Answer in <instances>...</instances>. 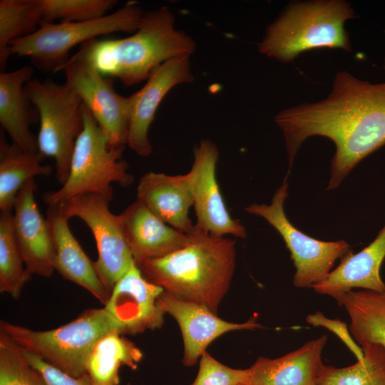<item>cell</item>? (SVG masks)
Instances as JSON below:
<instances>
[{
	"instance_id": "1",
	"label": "cell",
	"mask_w": 385,
	"mask_h": 385,
	"mask_svg": "<svg viewBox=\"0 0 385 385\" xmlns=\"http://www.w3.org/2000/svg\"><path fill=\"white\" fill-rule=\"evenodd\" d=\"M274 121L284 138L289 169L309 137L323 136L334 143L327 188L334 190L358 163L385 145V82L374 83L338 71L326 98L282 111Z\"/></svg>"
},
{
	"instance_id": "2",
	"label": "cell",
	"mask_w": 385,
	"mask_h": 385,
	"mask_svg": "<svg viewBox=\"0 0 385 385\" xmlns=\"http://www.w3.org/2000/svg\"><path fill=\"white\" fill-rule=\"evenodd\" d=\"M175 22L167 7L148 11L131 36L90 40L70 58L90 64L103 76L118 78L126 86L138 84L163 63L195 51V41L176 29Z\"/></svg>"
},
{
	"instance_id": "3",
	"label": "cell",
	"mask_w": 385,
	"mask_h": 385,
	"mask_svg": "<svg viewBox=\"0 0 385 385\" xmlns=\"http://www.w3.org/2000/svg\"><path fill=\"white\" fill-rule=\"evenodd\" d=\"M190 242L138 266L143 277L174 297L207 307L216 314L235 267V240L196 227Z\"/></svg>"
},
{
	"instance_id": "4",
	"label": "cell",
	"mask_w": 385,
	"mask_h": 385,
	"mask_svg": "<svg viewBox=\"0 0 385 385\" xmlns=\"http://www.w3.org/2000/svg\"><path fill=\"white\" fill-rule=\"evenodd\" d=\"M354 17L350 3L343 0L292 2L267 26L258 51L283 63L291 62L302 52L314 49L351 51L344 24Z\"/></svg>"
},
{
	"instance_id": "5",
	"label": "cell",
	"mask_w": 385,
	"mask_h": 385,
	"mask_svg": "<svg viewBox=\"0 0 385 385\" xmlns=\"http://www.w3.org/2000/svg\"><path fill=\"white\" fill-rule=\"evenodd\" d=\"M0 330L23 350L73 377L86 374L88 356L103 336L113 332L122 334L104 307L86 309L53 329L36 331L1 320Z\"/></svg>"
},
{
	"instance_id": "6",
	"label": "cell",
	"mask_w": 385,
	"mask_h": 385,
	"mask_svg": "<svg viewBox=\"0 0 385 385\" xmlns=\"http://www.w3.org/2000/svg\"><path fill=\"white\" fill-rule=\"evenodd\" d=\"M83 128L77 138L72 154L69 173L62 187L43 195L49 205H60L83 194H96L111 201L113 183L128 187L133 177L122 159L124 147L111 144L107 135L91 113L82 105Z\"/></svg>"
},
{
	"instance_id": "7",
	"label": "cell",
	"mask_w": 385,
	"mask_h": 385,
	"mask_svg": "<svg viewBox=\"0 0 385 385\" xmlns=\"http://www.w3.org/2000/svg\"><path fill=\"white\" fill-rule=\"evenodd\" d=\"M144 11L128 3L106 16L83 22L42 23L33 34L12 41L9 54L27 56L44 72H56L78 44L115 32L134 33Z\"/></svg>"
},
{
	"instance_id": "8",
	"label": "cell",
	"mask_w": 385,
	"mask_h": 385,
	"mask_svg": "<svg viewBox=\"0 0 385 385\" xmlns=\"http://www.w3.org/2000/svg\"><path fill=\"white\" fill-rule=\"evenodd\" d=\"M24 93L39 113L38 152L55 160L56 178L63 185L69 173L76 141L83 128V103L66 84L50 79L29 80Z\"/></svg>"
},
{
	"instance_id": "9",
	"label": "cell",
	"mask_w": 385,
	"mask_h": 385,
	"mask_svg": "<svg viewBox=\"0 0 385 385\" xmlns=\"http://www.w3.org/2000/svg\"><path fill=\"white\" fill-rule=\"evenodd\" d=\"M287 178V176L275 191L270 204L254 202L245 210L264 218L282 237L295 267L294 285L298 288H313L327 277L336 260L344 257L351 249L344 240H319L291 223L284 208L288 197Z\"/></svg>"
},
{
	"instance_id": "10",
	"label": "cell",
	"mask_w": 385,
	"mask_h": 385,
	"mask_svg": "<svg viewBox=\"0 0 385 385\" xmlns=\"http://www.w3.org/2000/svg\"><path fill=\"white\" fill-rule=\"evenodd\" d=\"M110 202L99 195L83 194L57 205L67 218L77 217L90 228L98 250L94 267L102 283L111 292L135 262L119 215L109 210Z\"/></svg>"
},
{
	"instance_id": "11",
	"label": "cell",
	"mask_w": 385,
	"mask_h": 385,
	"mask_svg": "<svg viewBox=\"0 0 385 385\" xmlns=\"http://www.w3.org/2000/svg\"><path fill=\"white\" fill-rule=\"evenodd\" d=\"M58 71L64 72L65 84L81 98L111 144L125 147L129 128L130 98L117 93L111 78L102 76L83 61L69 57Z\"/></svg>"
},
{
	"instance_id": "12",
	"label": "cell",
	"mask_w": 385,
	"mask_h": 385,
	"mask_svg": "<svg viewBox=\"0 0 385 385\" xmlns=\"http://www.w3.org/2000/svg\"><path fill=\"white\" fill-rule=\"evenodd\" d=\"M192 175L195 227L207 234L245 238L247 232L238 220L230 215L216 178L219 150L210 140H202L193 150Z\"/></svg>"
},
{
	"instance_id": "13",
	"label": "cell",
	"mask_w": 385,
	"mask_h": 385,
	"mask_svg": "<svg viewBox=\"0 0 385 385\" xmlns=\"http://www.w3.org/2000/svg\"><path fill=\"white\" fill-rule=\"evenodd\" d=\"M164 289L147 280L134 263L115 283L105 309L123 335L161 327L165 313L158 304Z\"/></svg>"
},
{
	"instance_id": "14",
	"label": "cell",
	"mask_w": 385,
	"mask_h": 385,
	"mask_svg": "<svg viewBox=\"0 0 385 385\" xmlns=\"http://www.w3.org/2000/svg\"><path fill=\"white\" fill-rule=\"evenodd\" d=\"M193 80L190 56L175 58L155 68L143 86L129 96L130 108L127 145L133 151L143 157L151 154L148 130L160 103L173 88L192 83Z\"/></svg>"
},
{
	"instance_id": "15",
	"label": "cell",
	"mask_w": 385,
	"mask_h": 385,
	"mask_svg": "<svg viewBox=\"0 0 385 385\" xmlns=\"http://www.w3.org/2000/svg\"><path fill=\"white\" fill-rule=\"evenodd\" d=\"M158 304L180 327L184 343L183 362L186 366H193L207 346L223 334L262 328L255 318L245 323L229 322L204 305L178 299L165 291L159 297Z\"/></svg>"
},
{
	"instance_id": "16",
	"label": "cell",
	"mask_w": 385,
	"mask_h": 385,
	"mask_svg": "<svg viewBox=\"0 0 385 385\" xmlns=\"http://www.w3.org/2000/svg\"><path fill=\"white\" fill-rule=\"evenodd\" d=\"M34 179L19 190L13 209V227L27 272L49 277L54 270L53 246L50 228L35 201Z\"/></svg>"
},
{
	"instance_id": "17",
	"label": "cell",
	"mask_w": 385,
	"mask_h": 385,
	"mask_svg": "<svg viewBox=\"0 0 385 385\" xmlns=\"http://www.w3.org/2000/svg\"><path fill=\"white\" fill-rule=\"evenodd\" d=\"M137 196V200L170 226L188 235L196 231L189 217L190 208L193 206L190 171L177 175L147 173L139 180Z\"/></svg>"
},
{
	"instance_id": "18",
	"label": "cell",
	"mask_w": 385,
	"mask_h": 385,
	"mask_svg": "<svg viewBox=\"0 0 385 385\" xmlns=\"http://www.w3.org/2000/svg\"><path fill=\"white\" fill-rule=\"evenodd\" d=\"M118 215L137 266L181 249L192 240L190 235L164 222L138 200Z\"/></svg>"
},
{
	"instance_id": "19",
	"label": "cell",
	"mask_w": 385,
	"mask_h": 385,
	"mask_svg": "<svg viewBox=\"0 0 385 385\" xmlns=\"http://www.w3.org/2000/svg\"><path fill=\"white\" fill-rule=\"evenodd\" d=\"M327 342L322 335L279 358H258L248 369L245 385H317L325 366L322 355Z\"/></svg>"
},
{
	"instance_id": "20",
	"label": "cell",
	"mask_w": 385,
	"mask_h": 385,
	"mask_svg": "<svg viewBox=\"0 0 385 385\" xmlns=\"http://www.w3.org/2000/svg\"><path fill=\"white\" fill-rule=\"evenodd\" d=\"M385 259V225L375 239L357 253L351 250L339 265L315 285L314 290L337 300L344 294L360 289L378 292L385 291L380 269Z\"/></svg>"
},
{
	"instance_id": "21",
	"label": "cell",
	"mask_w": 385,
	"mask_h": 385,
	"mask_svg": "<svg viewBox=\"0 0 385 385\" xmlns=\"http://www.w3.org/2000/svg\"><path fill=\"white\" fill-rule=\"evenodd\" d=\"M46 220L53 241L55 270L64 279L85 288L105 305L111 292L100 279L93 262L71 232L68 218L59 205L48 207Z\"/></svg>"
},
{
	"instance_id": "22",
	"label": "cell",
	"mask_w": 385,
	"mask_h": 385,
	"mask_svg": "<svg viewBox=\"0 0 385 385\" xmlns=\"http://www.w3.org/2000/svg\"><path fill=\"white\" fill-rule=\"evenodd\" d=\"M32 73L28 66L0 73V123L12 143L25 151L38 152L37 138L29 130V101L24 93Z\"/></svg>"
},
{
	"instance_id": "23",
	"label": "cell",
	"mask_w": 385,
	"mask_h": 385,
	"mask_svg": "<svg viewBox=\"0 0 385 385\" xmlns=\"http://www.w3.org/2000/svg\"><path fill=\"white\" fill-rule=\"evenodd\" d=\"M349 315V329L360 346L379 344L385 348V291L351 290L336 300Z\"/></svg>"
},
{
	"instance_id": "24",
	"label": "cell",
	"mask_w": 385,
	"mask_h": 385,
	"mask_svg": "<svg viewBox=\"0 0 385 385\" xmlns=\"http://www.w3.org/2000/svg\"><path fill=\"white\" fill-rule=\"evenodd\" d=\"M44 156L28 152L14 143L9 144L4 135L0 138V210L11 211L21 188L37 175L48 176L53 171L41 163Z\"/></svg>"
},
{
	"instance_id": "25",
	"label": "cell",
	"mask_w": 385,
	"mask_h": 385,
	"mask_svg": "<svg viewBox=\"0 0 385 385\" xmlns=\"http://www.w3.org/2000/svg\"><path fill=\"white\" fill-rule=\"evenodd\" d=\"M143 353L118 332H110L95 345L86 361V374L94 385H120L119 370L138 367Z\"/></svg>"
},
{
	"instance_id": "26",
	"label": "cell",
	"mask_w": 385,
	"mask_h": 385,
	"mask_svg": "<svg viewBox=\"0 0 385 385\" xmlns=\"http://www.w3.org/2000/svg\"><path fill=\"white\" fill-rule=\"evenodd\" d=\"M43 19L42 0L0 1V66L10 56L11 43L35 32Z\"/></svg>"
},
{
	"instance_id": "27",
	"label": "cell",
	"mask_w": 385,
	"mask_h": 385,
	"mask_svg": "<svg viewBox=\"0 0 385 385\" xmlns=\"http://www.w3.org/2000/svg\"><path fill=\"white\" fill-rule=\"evenodd\" d=\"M361 347V359L342 368L325 365L317 385H385V348L379 344Z\"/></svg>"
},
{
	"instance_id": "28",
	"label": "cell",
	"mask_w": 385,
	"mask_h": 385,
	"mask_svg": "<svg viewBox=\"0 0 385 385\" xmlns=\"http://www.w3.org/2000/svg\"><path fill=\"white\" fill-rule=\"evenodd\" d=\"M15 237L13 210L0 214V292L19 299L31 279Z\"/></svg>"
},
{
	"instance_id": "29",
	"label": "cell",
	"mask_w": 385,
	"mask_h": 385,
	"mask_svg": "<svg viewBox=\"0 0 385 385\" xmlns=\"http://www.w3.org/2000/svg\"><path fill=\"white\" fill-rule=\"evenodd\" d=\"M0 385H49L21 349L1 330Z\"/></svg>"
},
{
	"instance_id": "30",
	"label": "cell",
	"mask_w": 385,
	"mask_h": 385,
	"mask_svg": "<svg viewBox=\"0 0 385 385\" xmlns=\"http://www.w3.org/2000/svg\"><path fill=\"white\" fill-rule=\"evenodd\" d=\"M115 0H42V23L83 22L106 16Z\"/></svg>"
},
{
	"instance_id": "31",
	"label": "cell",
	"mask_w": 385,
	"mask_h": 385,
	"mask_svg": "<svg viewBox=\"0 0 385 385\" xmlns=\"http://www.w3.org/2000/svg\"><path fill=\"white\" fill-rule=\"evenodd\" d=\"M248 369L230 368L205 351L200 361L199 371L191 385H245Z\"/></svg>"
},
{
	"instance_id": "32",
	"label": "cell",
	"mask_w": 385,
	"mask_h": 385,
	"mask_svg": "<svg viewBox=\"0 0 385 385\" xmlns=\"http://www.w3.org/2000/svg\"><path fill=\"white\" fill-rule=\"evenodd\" d=\"M21 349L28 361L41 371L49 385H94L87 374L73 377L46 363L35 354Z\"/></svg>"
},
{
	"instance_id": "33",
	"label": "cell",
	"mask_w": 385,
	"mask_h": 385,
	"mask_svg": "<svg viewBox=\"0 0 385 385\" xmlns=\"http://www.w3.org/2000/svg\"><path fill=\"white\" fill-rule=\"evenodd\" d=\"M306 321L314 327H324L336 334L354 354L357 360L361 359L364 353L352 337L346 323L337 319H329L322 312H317L307 317Z\"/></svg>"
},
{
	"instance_id": "34",
	"label": "cell",
	"mask_w": 385,
	"mask_h": 385,
	"mask_svg": "<svg viewBox=\"0 0 385 385\" xmlns=\"http://www.w3.org/2000/svg\"><path fill=\"white\" fill-rule=\"evenodd\" d=\"M384 69L385 70V60H384Z\"/></svg>"
}]
</instances>
